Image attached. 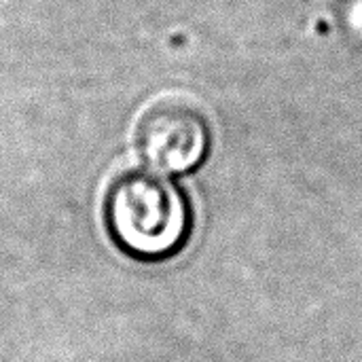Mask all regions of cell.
I'll use <instances>...</instances> for the list:
<instances>
[{
  "mask_svg": "<svg viewBox=\"0 0 362 362\" xmlns=\"http://www.w3.org/2000/svg\"><path fill=\"white\" fill-rule=\"evenodd\" d=\"M134 142L140 157L157 172L193 170L208 151V127L199 108L185 98H159L138 117Z\"/></svg>",
  "mask_w": 362,
  "mask_h": 362,
  "instance_id": "cell-2",
  "label": "cell"
},
{
  "mask_svg": "<svg viewBox=\"0 0 362 362\" xmlns=\"http://www.w3.org/2000/svg\"><path fill=\"white\" fill-rule=\"evenodd\" d=\"M104 212L117 244L140 259H163L176 252L191 223L178 189L146 170H132L115 178Z\"/></svg>",
  "mask_w": 362,
  "mask_h": 362,
  "instance_id": "cell-1",
  "label": "cell"
}]
</instances>
